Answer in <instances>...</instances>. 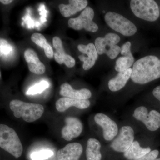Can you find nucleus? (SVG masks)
<instances>
[{
	"mask_svg": "<svg viewBox=\"0 0 160 160\" xmlns=\"http://www.w3.org/2000/svg\"><path fill=\"white\" fill-rule=\"evenodd\" d=\"M160 78V59L155 56L144 57L133 64L131 78L134 82L145 84Z\"/></svg>",
	"mask_w": 160,
	"mask_h": 160,
	"instance_id": "nucleus-1",
	"label": "nucleus"
},
{
	"mask_svg": "<svg viewBox=\"0 0 160 160\" xmlns=\"http://www.w3.org/2000/svg\"><path fill=\"white\" fill-rule=\"evenodd\" d=\"M9 107L17 118H22L27 122H32L39 119L44 112L42 105L28 103L19 100H13L9 103Z\"/></svg>",
	"mask_w": 160,
	"mask_h": 160,
	"instance_id": "nucleus-2",
	"label": "nucleus"
},
{
	"mask_svg": "<svg viewBox=\"0 0 160 160\" xmlns=\"http://www.w3.org/2000/svg\"><path fill=\"white\" fill-rule=\"evenodd\" d=\"M0 147L18 158L22 154L23 146L14 129L4 124L0 125Z\"/></svg>",
	"mask_w": 160,
	"mask_h": 160,
	"instance_id": "nucleus-3",
	"label": "nucleus"
},
{
	"mask_svg": "<svg viewBox=\"0 0 160 160\" xmlns=\"http://www.w3.org/2000/svg\"><path fill=\"white\" fill-rule=\"evenodd\" d=\"M130 5L133 14L142 19L153 22L159 17L158 6L153 0H132Z\"/></svg>",
	"mask_w": 160,
	"mask_h": 160,
	"instance_id": "nucleus-4",
	"label": "nucleus"
},
{
	"mask_svg": "<svg viewBox=\"0 0 160 160\" xmlns=\"http://www.w3.org/2000/svg\"><path fill=\"white\" fill-rule=\"evenodd\" d=\"M105 20L110 28L125 36H132L137 31L136 26L132 22L117 12H107Z\"/></svg>",
	"mask_w": 160,
	"mask_h": 160,
	"instance_id": "nucleus-5",
	"label": "nucleus"
},
{
	"mask_svg": "<svg viewBox=\"0 0 160 160\" xmlns=\"http://www.w3.org/2000/svg\"><path fill=\"white\" fill-rule=\"evenodd\" d=\"M120 37L114 33H108L104 38H98L95 41V46L98 54H106L111 59H114L121 52V48L118 46Z\"/></svg>",
	"mask_w": 160,
	"mask_h": 160,
	"instance_id": "nucleus-6",
	"label": "nucleus"
},
{
	"mask_svg": "<svg viewBox=\"0 0 160 160\" xmlns=\"http://www.w3.org/2000/svg\"><path fill=\"white\" fill-rule=\"evenodd\" d=\"M94 16L93 9L87 6L79 16L74 18H70L68 21L69 27L76 30L84 29L87 31L95 32L98 31V27L92 19Z\"/></svg>",
	"mask_w": 160,
	"mask_h": 160,
	"instance_id": "nucleus-7",
	"label": "nucleus"
},
{
	"mask_svg": "<svg viewBox=\"0 0 160 160\" xmlns=\"http://www.w3.org/2000/svg\"><path fill=\"white\" fill-rule=\"evenodd\" d=\"M133 116L144 123L150 131H156L160 127V113L156 110H152L148 112L146 107L140 106L134 110Z\"/></svg>",
	"mask_w": 160,
	"mask_h": 160,
	"instance_id": "nucleus-8",
	"label": "nucleus"
},
{
	"mask_svg": "<svg viewBox=\"0 0 160 160\" xmlns=\"http://www.w3.org/2000/svg\"><path fill=\"white\" fill-rule=\"evenodd\" d=\"M134 132L129 126H124L120 129L118 134L112 142L110 147L118 152H126L134 142Z\"/></svg>",
	"mask_w": 160,
	"mask_h": 160,
	"instance_id": "nucleus-9",
	"label": "nucleus"
},
{
	"mask_svg": "<svg viewBox=\"0 0 160 160\" xmlns=\"http://www.w3.org/2000/svg\"><path fill=\"white\" fill-rule=\"evenodd\" d=\"M94 120L102 128L103 137L106 141H111L117 135L118 132L117 124L108 116L98 113L95 116Z\"/></svg>",
	"mask_w": 160,
	"mask_h": 160,
	"instance_id": "nucleus-10",
	"label": "nucleus"
},
{
	"mask_svg": "<svg viewBox=\"0 0 160 160\" xmlns=\"http://www.w3.org/2000/svg\"><path fill=\"white\" fill-rule=\"evenodd\" d=\"M78 49L83 53L79 56L78 58L83 62V69L89 70L94 66L98 58V54L95 45L93 43H89L87 45L80 44L78 46Z\"/></svg>",
	"mask_w": 160,
	"mask_h": 160,
	"instance_id": "nucleus-11",
	"label": "nucleus"
},
{
	"mask_svg": "<svg viewBox=\"0 0 160 160\" xmlns=\"http://www.w3.org/2000/svg\"><path fill=\"white\" fill-rule=\"evenodd\" d=\"M66 126L62 130V137L66 141H71L79 136L83 131L82 123L76 118H66Z\"/></svg>",
	"mask_w": 160,
	"mask_h": 160,
	"instance_id": "nucleus-12",
	"label": "nucleus"
},
{
	"mask_svg": "<svg viewBox=\"0 0 160 160\" xmlns=\"http://www.w3.org/2000/svg\"><path fill=\"white\" fill-rule=\"evenodd\" d=\"M52 45L55 49L54 52L55 60L59 64L64 63L69 68H72L75 65V61L71 56L65 53L62 42L58 37H55L52 39Z\"/></svg>",
	"mask_w": 160,
	"mask_h": 160,
	"instance_id": "nucleus-13",
	"label": "nucleus"
},
{
	"mask_svg": "<svg viewBox=\"0 0 160 160\" xmlns=\"http://www.w3.org/2000/svg\"><path fill=\"white\" fill-rule=\"evenodd\" d=\"M82 152V146L80 143H69L58 151L57 158L58 160H79Z\"/></svg>",
	"mask_w": 160,
	"mask_h": 160,
	"instance_id": "nucleus-14",
	"label": "nucleus"
},
{
	"mask_svg": "<svg viewBox=\"0 0 160 160\" xmlns=\"http://www.w3.org/2000/svg\"><path fill=\"white\" fill-rule=\"evenodd\" d=\"M90 102L88 99H78L71 98H61L57 101L56 108L60 112L67 110L71 107H75L79 109H85L90 106Z\"/></svg>",
	"mask_w": 160,
	"mask_h": 160,
	"instance_id": "nucleus-15",
	"label": "nucleus"
},
{
	"mask_svg": "<svg viewBox=\"0 0 160 160\" xmlns=\"http://www.w3.org/2000/svg\"><path fill=\"white\" fill-rule=\"evenodd\" d=\"M24 58L28 64L29 71L38 75L45 73L46 66L40 61L34 50L30 49H26L24 52Z\"/></svg>",
	"mask_w": 160,
	"mask_h": 160,
	"instance_id": "nucleus-16",
	"label": "nucleus"
},
{
	"mask_svg": "<svg viewBox=\"0 0 160 160\" xmlns=\"http://www.w3.org/2000/svg\"><path fill=\"white\" fill-rule=\"evenodd\" d=\"M60 94L65 97L78 99H89L92 96L91 91L89 89L83 88L75 90L67 83L61 85Z\"/></svg>",
	"mask_w": 160,
	"mask_h": 160,
	"instance_id": "nucleus-17",
	"label": "nucleus"
},
{
	"mask_svg": "<svg viewBox=\"0 0 160 160\" xmlns=\"http://www.w3.org/2000/svg\"><path fill=\"white\" fill-rule=\"evenodd\" d=\"M69 2L68 5L60 4L59 6L60 12L64 17H69L86 9L88 3L86 0H70Z\"/></svg>",
	"mask_w": 160,
	"mask_h": 160,
	"instance_id": "nucleus-18",
	"label": "nucleus"
},
{
	"mask_svg": "<svg viewBox=\"0 0 160 160\" xmlns=\"http://www.w3.org/2000/svg\"><path fill=\"white\" fill-rule=\"evenodd\" d=\"M132 72L131 68L119 72L115 77L109 80L108 82L109 89L111 91L117 92L122 89L131 78Z\"/></svg>",
	"mask_w": 160,
	"mask_h": 160,
	"instance_id": "nucleus-19",
	"label": "nucleus"
},
{
	"mask_svg": "<svg viewBox=\"0 0 160 160\" xmlns=\"http://www.w3.org/2000/svg\"><path fill=\"white\" fill-rule=\"evenodd\" d=\"M151 151L149 147L143 148L138 141H134L129 149L124 152V157L128 160H137Z\"/></svg>",
	"mask_w": 160,
	"mask_h": 160,
	"instance_id": "nucleus-20",
	"label": "nucleus"
},
{
	"mask_svg": "<svg viewBox=\"0 0 160 160\" xmlns=\"http://www.w3.org/2000/svg\"><path fill=\"white\" fill-rule=\"evenodd\" d=\"M101 144L96 139L89 138L87 141L86 149L87 160H101Z\"/></svg>",
	"mask_w": 160,
	"mask_h": 160,
	"instance_id": "nucleus-21",
	"label": "nucleus"
},
{
	"mask_svg": "<svg viewBox=\"0 0 160 160\" xmlns=\"http://www.w3.org/2000/svg\"><path fill=\"white\" fill-rule=\"evenodd\" d=\"M31 39L33 42L43 48L45 54L49 59H52L54 56V52L52 47L47 42L46 38L39 33H34L31 36Z\"/></svg>",
	"mask_w": 160,
	"mask_h": 160,
	"instance_id": "nucleus-22",
	"label": "nucleus"
},
{
	"mask_svg": "<svg viewBox=\"0 0 160 160\" xmlns=\"http://www.w3.org/2000/svg\"><path fill=\"white\" fill-rule=\"evenodd\" d=\"M133 56H125L119 58L116 62L115 69L118 72L125 71L129 69L134 63Z\"/></svg>",
	"mask_w": 160,
	"mask_h": 160,
	"instance_id": "nucleus-23",
	"label": "nucleus"
},
{
	"mask_svg": "<svg viewBox=\"0 0 160 160\" xmlns=\"http://www.w3.org/2000/svg\"><path fill=\"white\" fill-rule=\"evenodd\" d=\"M49 83L46 81H42L29 88L26 92L27 95H35L42 93L49 87Z\"/></svg>",
	"mask_w": 160,
	"mask_h": 160,
	"instance_id": "nucleus-24",
	"label": "nucleus"
},
{
	"mask_svg": "<svg viewBox=\"0 0 160 160\" xmlns=\"http://www.w3.org/2000/svg\"><path fill=\"white\" fill-rule=\"evenodd\" d=\"M53 152L49 150H42L35 152L32 153L31 158L32 160H44L47 159L53 155Z\"/></svg>",
	"mask_w": 160,
	"mask_h": 160,
	"instance_id": "nucleus-25",
	"label": "nucleus"
},
{
	"mask_svg": "<svg viewBox=\"0 0 160 160\" xmlns=\"http://www.w3.org/2000/svg\"><path fill=\"white\" fill-rule=\"evenodd\" d=\"M131 43L127 42L121 47V54L125 56H133L131 51Z\"/></svg>",
	"mask_w": 160,
	"mask_h": 160,
	"instance_id": "nucleus-26",
	"label": "nucleus"
},
{
	"mask_svg": "<svg viewBox=\"0 0 160 160\" xmlns=\"http://www.w3.org/2000/svg\"><path fill=\"white\" fill-rule=\"evenodd\" d=\"M159 154V151L157 149L151 151L149 153L137 160H155Z\"/></svg>",
	"mask_w": 160,
	"mask_h": 160,
	"instance_id": "nucleus-27",
	"label": "nucleus"
},
{
	"mask_svg": "<svg viewBox=\"0 0 160 160\" xmlns=\"http://www.w3.org/2000/svg\"><path fill=\"white\" fill-rule=\"evenodd\" d=\"M152 94L157 99L160 101V86L154 88L152 91Z\"/></svg>",
	"mask_w": 160,
	"mask_h": 160,
	"instance_id": "nucleus-28",
	"label": "nucleus"
},
{
	"mask_svg": "<svg viewBox=\"0 0 160 160\" xmlns=\"http://www.w3.org/2000/svg\"><path fill=\"white\" fill-rule=\"evenodd\" d=\"M13 1L12 0H1L0 2L4 5H8V4H10Z\"/></svg>",
	"mask_w": 160,
	"mask_h": 160,
	"instance_id": "nucleus-29",
	"label": "nucleus"
},
{
	"mask_svg": "<svg viewBox=\"0 0 160 160\" xmlns=\"http://www.w3.org/2000/svg\"><path fill=\"white\" fill-rule=\"evenodd\" d=\"M155 160H160V158H157Z\"/></svg>",
	"mask_w": 160,
	"mask_h": 160,
	"instance_id": "nucleus-30",
	"label": "nucleus"
}]
</instances>
